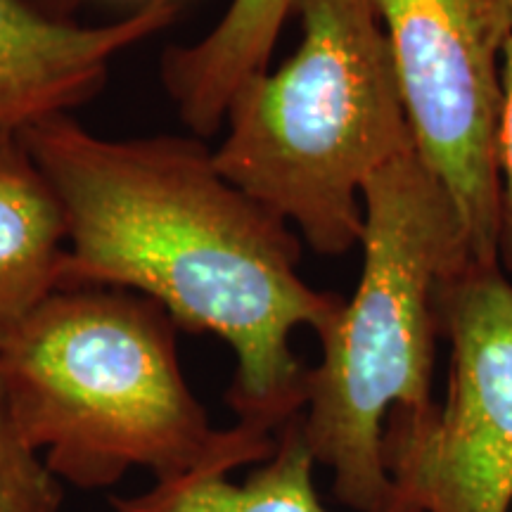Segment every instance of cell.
<instances>
[{
	"label": "cell",
	"instance_id": "6da1fadb",
	"mask_svg": "<svg viewBox=\"0 0 512 512\" xmlns=\"http://www.w3.org/2000/svg\"><path fill=\"white\" fill-rule=\"evenodd\" d=\"M19 136L67 216L62 290L140 294L176 328L223 339L238 358L226 401L242 425L273 434L302 413L309 366L292 335H320L344 299L302 278L285 221L228 183L195 138H102L72 114Z\"/></svg>",
	"mask_w": 512,
	"mask_h": 512
},
{
	"label": "cell",
	"instance_id": "7a4b0ae2",
	"mask_svg": "<svg viewBox=\"0 0 512 512\" xmlns=\"http://www.w3.org/2000/svg\"><path fill=\"white\" fill-rule=\"evenodd\" d=\"M12 418L57 479L98 491L131 467L157 479L264 463L275 434L219 430L185 382L176 325L126 290H60L0 337Z\"/></svg>",
	"mask_w": 512,
	"mask_h": 512
},
{
	"label": "cell",
	"instance_id": "3957f363",
	"mask_svg": "<svg viewBox=\"0 0 512 512\" xmlns=\"http://www.w3.org/2000/svg\"><path fill=\"white\" fill-rule=\"evenodd\" d=\"M356 292L318 335L304 384L302 432L332 470L337 501L356 512H408L387 465L384 425H430L441 285L472 264L456 207L415 150L363 188Z\"/></svg>",
	"mask_w": 512,
	"mask_h": 512
},
{
	"label": "cell",
	"instance_id": "277c9868",
	"mask_svg": "<svg viewBox=\"0 0 512 512\" xmlns=\"http://www.w3.org/2000/svg\"><path fill=\"white\" fill-rule=\"evenodd\" d=\"M294 12L297 48L240 83L211 157L313 252L342 256L361 242L366 183L415 140L373 0H297Z\"/></svg>",
	"mask_w": 512,
	"mask_h": 512
},
{
	"label": "cell",
	"instance_id": "5b68a950",
	"mask_svg": "<svg viewBox=\"0 0 512 512\" xmlns=\"http://www.w3.org/2000/svg\"><path fill=\"white\" fill-rule=\"evenodd\" d=\"M418 152L444 185L475 264H498V121L512 0H373Z\"/></svg>",
	"mask_w": 512,
	"mask_h": 512
},
{
	"label": "cell",
	"instance_id": "8992f818",
	"mask_svg": "<svg viewBox=\"0 0 512 512\" xmlns=\"http://www.w3.org/2000/svg\"><path fill=\"white\" fill-rule=\"evenodd\" d=\"M439 330L451 344L446 401L425 430L384 425V465L403 508H512V283L475 264L441 285Z\"/></svg>",
	"mask_w": 512,
	"mask_h": 512
},
{
	"label": "cell",
	"instance_id": "52a82bcc",
	"mask_svg": "<svg viewBox=\"0 0 512 512\" xmlns=\"http://www.w3.org/2000/svg\"><path fill=\"white\" fill-rule=\"evenodd\" d=\"M176 3L147 0L117 22L86 27L34 0H0V131H24L95 98L112 62L176 19Z\"/></svg>",
	"mask_w": 512,
	"mask_h": 512
},
{
	"label": "cell",
	"instance_id": "ba28073f",
	"mask_svg": "<svg viewBox=\"0 0 512 512\" xmlns=\"http://www.w3.org/2000/svg\"><path fill=\"white\" fill-rule=\"evenodd\" d=\"M67 216L17 131H0V337L62 290Z\"/></svg>",
	"mask_w": 512,
	"mask_h": 512
},
{
	"label": "cell",
	"instance_id": "9c48e42d",
	"mask_svg": "<svg viewBox=\"0 0 512 512\" xmlns=\"http://www.w3.org/2000/svg\"><path fill=\"white\" fill-rule=\"evenodd\" d=\"M294 3L297 0H230L207 36L166 50L164 88L195 136H214L240 83L268 67Z\"/></svg>",
	"mask_w": 512,
	"mask_h": 512
},
{
	"label": "cell",
	"instance_id": "30bf717a",
	"mask_svg": "<svg viewBox=\"0 0 512 512\" xmlns=\"http://www.w3.org/2000/svg\"><path fill=\"white\" fill-rule=\"evenodd\" d=\"M273 456L233 484L223 470H195L157 479L140 496L112 498L117 512H328L313 486V458L302 432V415L278 430ZM422 512V510H408Z\"/></svg>",
	"mask_w": 512,
	"mask_h": 512
},
{
	"label": "cell",
	"instance_id": "8fae6325",
	"mask_svg": "<svg viewBox=\"0 0 512 512\" xmlns=\"http://www.w3.org/2000/svg\"><path fill=\"white\" fill-rule=\"evenodd\" d=\"M62 484L19 434L0 377V512H60Z\"/></svg>",
	"mask_w": 512,
	"mask_h": 512
},
{
	"label": "cell",
	"instance_id": "7c38bea8",
	"mask_svg": "<svg viewBox=\"0 0 512 512\" xmlns=\"http://www.w3.org/2000/svg\"><path fill=\"white\" fill-rule=\"evenodd\" d=\"M498 185H501L498 264L512 273V38L503 53V102L501 121H498Z\"/></svg>",
	"mask_w": 512,
	"mask_h": 512
},
{
	"label": "cell",
	"instance_id": "4fadbf2b",
	"mask_svg": "<svg viewBox=\"0 0 512 512\" xmlns=\"http://www.w3.org/2000/svg\"><path fill=\"white\" fill-rule=\"evenodd\" d=\"M34 3L41 10L50 12V15L69 19V15H72V10H76L81 5V0H34Z\"/></svg>",
	"mask_w": 512,
	"mask_h": 512
},
{
	"label": "cell",
	"instance_id": "5bb4252c",
	"mask_svg": "<svg viewBox=\"0 0 512 512\" xmlns=\"http://www.w3.org/2000/svg\"><path fill=\"white\" fill-rule=\"evenodd\" d=\"M81 3H83V0H81Z\"/></svg>",
	"mask_w": 512,
	"mask_h": 512
}]
</instances>
